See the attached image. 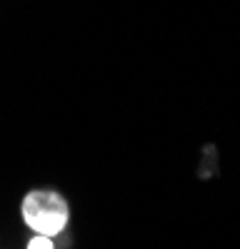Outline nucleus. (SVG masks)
Segmentation results:
<instances>
[{
  "mask_svg": "<svg viewBox=\"0 0 240 249\" xmlns=\"http://www.w3.org/2000/svg\"><path fill=\"white\" fill-rule=\"evenodd\" d=\"M20 217L33 234L60 237L70 224V204L55 190H30L20 202Z\"/></svg>",
  "mask_w": 240,
  "mask_h": 249,
  "instance_id": "obj_1",
  "label": "nucleus"
},
{
  "mask_svg": "<svg viewBox=\"0 0 240 249\" xmlns=\"http://www.w3.org/2000/svg\"><path fill=\"white\" fill-rule=\"evenodd\" d=\"M25 249H55V239L45 234H33L25 244Z\"/></svg>",
  "mask_w": 240,
  "mask_h": 249,
  "instance_id": "obj_2",
  "label": "nucleus"
}]
</instances>
